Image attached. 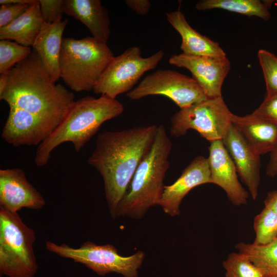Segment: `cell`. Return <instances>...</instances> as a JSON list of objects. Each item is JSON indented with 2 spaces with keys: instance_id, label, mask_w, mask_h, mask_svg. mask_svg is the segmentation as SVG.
I'll list each match as a JSON object with an SVG mask.
<instances>
[{
  "instance_id": "obj_1",
  "label": "cell",
  "mask_w": 277,
  "mask_h": 277,
  "mask_svg": "<svg viewBox=\"0 0 277 277\" xmlns=\"http://www.w3.org/2000/svg\"><path fill=\"white\" fill-rule=\"evenodd\" d=\"M157 127L151 125L105 131L96 137L88 164L103 178L108 209L113 218L137 168L152 145Z\"/></svg>"
},
{
  "instance_id": "obj_2",
  "label": "cell",
  "mask_w": 277,
  "mask_h": 277,
  "mask_svg": "<svg viewBox=\"0 0 277 277\" xmlns=\"http://www.w3.org/2000/svg\"><path fill=\"white\" fill-rule=\"evenodd\" d=\"M0 100L9 107L25 110L58 126L75 102L72 92L53 83L33 49L8 72L7 84Z\"/></svg>"
},
{
  "instance_id": "obj_3",
  "label": "cell",
  "mask_w": 277,
  "mask_h": 277,
  "mask_svg": "<svg viewBox=\"0 0 277 277\" xmlns=\"http://www.w3.org/2000/svg\"><path fill=\"white\" fill-rule=\"evenodd\" d=\"M124 110L122 103L104 95L98 98L87 96L75 101L62 122L38 146L35 165L45 166L52 151L65 142L72 143L75 150L80 151L104 123L120 116Z\"/></svg>"
},
{
  "instance_id": "obj_4",
  "label": "cell",
  "mask_w": 277,
  "mask_h": 277,
  "mask_svg": "<svg viewBox=\"0 0 277 277\" xmlns=\"http://www.w3.org/2000/svg\"><path fill=\"white\" fill-rule=\"evenodd\" d=\"M172 142L163 125L158 126L152 145L144 156L117 209L116 217L133 219L144 217L148 209L157 205L169 167Z\"/></svg>"
},
{
  "instance_id": "obj_5",
  "label": "cell",
  "mask_w": 277,
  "mask_h": 277,
  "mask_svg": "<svg viewBox=\"0 0 277 277\" xmlns=\"http://www.w3.org/2000/svg\"><path fill=\"white\" fill-rule=\"evenodd\" d=\"M114 57L106 43L92 36L63 37L60 57L61 78L75 92L93 90Z\"/></svg>"
},
{
  "instance_id": "obj_6",
  "label": "cell",
  "mask_w": 277,
  "mask_h": 277,
  "mask_svg": "<svg viewBox=\"0 0 277 277\" xmlns=\"http://www.w3.org/2000/svg\"><path fill=\"white\" fill-rule=\"evenodd\" d=\"M34 230L17 212L0 206V273L8 277H34L38 265Z\"/></svg>"
},
{
  "instance_id": "obj_7",
  "label": "cell",
  "mask_w": 277,
  "mask_h": 277,
  "mask_svg": "<svg viewBox=\"0 0 277 277\" xmlns=\"http://www.w3.org/2000/svg\"><path fill=\"white\" fill-rule=\"evenodd\" d=\"M46 248L62 258L85 265L99 275L115 272L124 277H138V269L145 258V253L141 250L130 256H123L111 244L99 245L91 241L84 243L77 248L66 244L57 245L47 241Z\"/></svg>"
},
{
  "instance_id": "obj_8",
  "label": "cell",
  "mask_w": 277,
  "mask_h": 277,
  "mask_svg": "<svg viewBox=\"0 0 277 277\" xmlns=\"http://www.w3.org/2000/svg\"><path fill=\"white\" fill-rule=\"evenodd\" d=\"M231 113L222 96L207 98L175 113L170 134L177 137L192 129L210 143L222 140L232 125Z\"/></svg>"
},
{
  "instance_id": "obj_9",
  "label": "cell",
  "mask_w": 277,
  "mask_h": 277,
  "mask_svg": "<svg viewBox=\"0 0 277 277\" xmlns=\"http://www.w3.org/2000/svg\"><path fill=\"white\" fill-rule=\"evenodd\" d=\"M164 56L160 50L147 57L141 56L139 47L133 46L114 56L103 72L93 92L112 98L128 92L147 71L153 69Z\"/></svg>"
},
{
  "instance_id": "obj_10",
  "label": "cell",
  "mask_w": 277,
  "mask_h": 277,
  "mask_svg": "<svg viewBox=\"0 0 277 277\" xmlns=\"http://www.w3.org/2000/svg\"><path fill=\"white\" fill-rule=\"evenodd\" d=\"M152 95L165 96L180 109L208 98L194 79L170 69L157 70L146 76L137 86L127 93L128 97L131 100Z\"/></svg>"
},
{
  "instance_id": "obj_11",
  "label": "cell",
  "mask_w": 277,
  "mask_h": 277,
  "mask_svg": "<svg viewBox=\"0 0 277 277\" xmlns=\"http://www.w3.org/2000/svg\"><path fill=\"white\" fill-rule=\"evenodd\" d=\"M169 62L189 70L208 98L222 96V87L231 66L226 56H197L182 53L172 55Z\"/></svg>"
},
{
  "instance_id": "obj_12",
  "label": "cell",
  "mask_w": 277,
  "mask_h": 277,
  "mask_svg": "<svg viewBox=\"0 0 277 277\" xmlns=\"http://www.w3.org/2000/svg\"><path fill=\"white\" fill-rule=\"evenodd\" d=\"M2 138L13 146L39 145L58 127L22 109L9 107Z\"/></svg>"
},
{
  "instance_id": "obj_13",
  "label": "cell",
  "mask_w": 277,
  "mask_h": 277,
  "mask_svg": "<svg viewBox=\"0 0 277 277\" xmlns=\"http://www.w3.org/2000/svg\"><path fill=\"white\" fill-rule=\"evenodd\" d=\"M42 194L27 179L21 168L0 170V206L17 212L23 208L39 210L45 205Z\"/></svg>"
},
{
  "instance_id": "obj_14",
  "label": "cell",
  "mask_w": 277,
  "mask_h": 277,
  "mask_svg": "<svg viewBox=\"0 0 277 277\" xmlns=\"http://www.w3.org/2000/svg\"><path fill=\"white\" fill-rule=\"evenodd\" d=\"M211 183L207 158L195 157L172 184L165 186L158 205L164 212L174 217L180 214V205L184 197L194 187Z\"/></svg>"
},
{
  "instance_id": "obj_15",
  "label": "cell",
  "mask_w": 277,
  "mask_h": 277,
  "mask_svg": "<svg viewBox=\"0 0 277 277\" xmlns=\"http://www.w3.org/2000/svg\"><path fill=\"white\" fill-rule=\"evenodd\" d=\"M209 152L207 159L211 183L222 188L233 205H246L249 192L239 182L234 163L222 140L211 142Z\"/></svg>"
},
{
  "instance_id": "obj_16",
  "label": "cell",
  "mask_w": 277,
  "mask_h": 277,
  "mask_svg": "<svg viewBox=\"0 0 277 277\" xmlns=\"http://www.w3.org/2000/svg\"><path fill=\"white\" fill-rule=\"evenodd\" d=\"M222 141L251 197L256 200L260 183V155L232 125Z\"/></svg>"
},
{
  "instance_id": "obj_17",
  "label": "cell",
  "mask_w": 277,
  "mask_h": 277,
  "mask_svg": "<svg viewBox=\"0 0 277 277\" xmlns=\"http://www.w3.org/2000/svg\"><path fill=\"white\" fill-rule=\"evenodd\" d=\"M62 16L52 23L44 22L32 46L38 55L53 83L61 77L60 57L63 34L68 20Z\"/></svg>"
},
{
  "instance_id": "obj_18",
  "label": "cell",
  "mask_w": 277,
  "mask_h": 277,
  "mask_svg": "<svg viewBox=\"0 0 277 277\" xmlns=\"http://www.w3.org/2000/svg\"><path fill=\"white\" fill-rule=\"evenodd\" d=\"M232 125L260 155L271 152L277 145V125L254 113H231Z\"/></svg>"
},
{
  "instance_id": "obj_19",
  "label": "cell",
  "mask_w": 277,
  "mask_h": 277,
  "mask_svg": "<svg viewBox=\"0 0 277 277\" xmlns=\"http://www.w3.org/2000/svg\"><path fill=\"white\" fill-rule=\"evenodd\" d=\"M64 13L81 22L92 37L107 44L110 35V19L100 1L64 0Z\"/></svg>"
},
{
  "instance_id": "obj_20",
  "label": "cell",
  "mask_w": 277,
  "mask_h": 277,
  "mask_svg": "<svg viewBox=\"0 0 277 277\" xmlns=\"http://www.w3.org/2000/svg\"><path fill=\"white\" fill-rule=\"evenodd\" d=\"M167 19L182 37L180 46L183 53L197 56H226L218 43L193 29L180 10L167 13Z\"/></svg>"
},
{
  "instance_id": "obj_21",
  "label": "cell",
  "mask_w": 277,
  "mask_h": 277,
  "mask_svg": "<svg viewBox=\"0 0 277 277\" xmlns=\"http://www.w3.org/2000/svg\"><path fill=\"white\" fill-rule=\"evenodd\" d=\"M44 23L37 1L15 21L0 28V39L13 40L21 45L32 47Z\"/></svg>"
},
{
  "instance_id": "obj_22",
  "label": "cell",
  "mask_w": 277,
  "mask_h": 277,
  "mask_svg": "<svg viewBox=\"0 0 277 277\" xmlns=\"http://www.w3.org/2000/svg\"><path fill=\"white\" fill-rule=\"evenodd\" d=\"M235 248L260 269L263 277H277V237L265 245L241 242Z\"/></svg>"
},
{
  "instance_id": "obj_23",
  "label": "cell",
  "mask_w": 277,
  "mask_h": 277,
  "mask_svg": "<svg viewBox=\"0 0 277 277\" xmlns=\"http://www.w3.org/2000/svg\"><path fill=\"white\" fill-rule=\"evenodd\" d=\"M268 3L259 0H202L196 4L195 8L199 11L221 9L267 21L271 17Z\"/></svg>"
},
{
  "instance_id": "obj_24",
  "label": "cell",
  "mask_w": 277,
  "mask_h": 277,
  "mask_svg": "<svg viewBox=\"0 0 277 277\" xmlns=\"http://www.w3.org/2000/svg\"><path fill=\"white\" fill-rule=\"evenodd\" d=\"M256 245H265L277 237V214L271 208L264 207L253 220Z\"/></svg>"
},
{
  "instance_id": "obj_25",
  "label": "cell",
  "mask_w": 277,
  "mask_h": 277,
  "mask_svg": "<svg viewBox=\"0 0 277 277\" xmlns=\"http://www.w3.org/2000/svg\"><path fill=\"white\" fill-rule=\"evenodd\" d=\"M225 277H263V273L245 254L232 252L222 262Z\"/></svg>"
},
{
  "instance_id": "obj_26",
  "label": "cell",
  "mask_w": 277,
  "mask_h": 277,
  "mask_svg": "<svg viewBox=\"0 0 277 277\" xmlns=\"http://www.w3.org/2000/svg\"><path fill=\"white\" fill-rule=\"evenodd\" d=\"M32 50L8 39L0 41V73L8 72L18 63L27 58Z\"/></svg>"
},
{
  "instance_id": "obj_27",
  "label": "cell",
  "mask_w": 277,
  "mask_h": 277,
  "mask_svg": "<svg viewBox=\"0 0 277 277\" xmlns=\"http://www.w3.org/2000/svg\"><path fill=\"white\" fill-rule=\"evenodd\" d=\"M266 87V95L277 94V57L264 49L258 53Z\"/></svg>"
},
{
  "instance_id": "obj_28",
  "label": "cell",
  "mask_w": 277,
  "mask_h": 277,
  "mask_svg": "<svg viewBox=\"0 0 277 277\" xmlns=\"http://www.w3.org/2000/svg\"><path fill=\"white\" fill-rule=\"evenodd\" d=\"M42 18L45 23H52L64 13V0H39Z\"/></svg>"
},
{
  "instance_id": "obj_29",
  "label": "cell",
  "mask_w": 277,
  "mask_h": 277,
  "mask_svg": "<svg viewBox=\"0 0 277 277\" xmlns=\"http://www.w3.org/2000/svg\"><path fill=\"white\" fill-rule=\"evenodd\" d=\"M30 5L3 4L0 6V28L10 24L22 15Z\"/></svg>"
},
{
  "instance_id": "obj_30",
  "label": "cell",
  "mask_w": 277,
  "mask_h": 277,
  "mask_svg": "<svg viewBox=\"0 0 277 277\" xmlns=\"http://www.w3.org/2000/svg\"><path fill=\"white\" fill-rule=\"evenodd\" d=\"M252 113L277 125V94L266 95L264 101Z\"/></svg>"
},
{
  "instance_id": "obj_31",
  "label": "cell",
  "mask_w": 277,
  "mask_h": 277,
  "mask_svg": "<svg viewBox=\"0 0 277 277\" xmlns=\"http://www.w3.org/2000/svg\"><path fill=\"white\" fill-rule=\"evenodd\" d=\"M125 4L137 14L145 15L149 11L151 2L148 0H126Z\"/></svg>"
},
{
  "instance_id": "obj_32",
  "label": "cell",
  "mask_w": 277,
  "mask_h": 277,
  "mask_svg": "<svg viewBox=\"0 0 277 277\" xmlns=\"http://www.w3.org/2000/svg\"><path fill=\"white\" fill-rule=\"evenodd\" d=\"M270 157L266 166V174L271 177L277 175V145L273 150L270 153Z\"/></svg>"
},
{
  "instance_id": "obj_33",
  "label": "cell",
  "mask_w": 277,
  "mask_h": 277,
  "mask_svg": "<svg viewBox=\"0 0 277 277\" xmlns=\"http://www.w3.org/2000/svg\"><path fill=\"white\" fill-rule=\"evenodd\" d=\"M265 207L273 210L277 214V190L269 192L264 200Z\"/></svg>"
},
{
  "instance_id": "obj_34",
  "label": "cell",
  "mask_w": 277,
  "mask_h": 277,
  "mask_svg": "<svg viewBox=\"0 0 277 277\" xmlns=\"http://www.w3.org/2000/svg\"><path fill=\"white\" fill-rule=\"evenodd\" d=\"M36 0H1L0 4L13 3L31 5L36 3Z\"/></svg>"
},
{
  "instance_id": "obj_35",
  "label": "cell",
  "mask_w": 277,
  "mask_h": 277,
  "mask_svg": "<svg viewBox=\"0 0 277 277\" xmlns=\"http://www.w3.org/2000/svg\"><path fill=\"white\" fill-rule=\"evenodd\" d=\"M8 72L2 73L0 75V94L5 89L8 82Z\"/></svg>"
},
{
  "instance_id": "obj_36",
  "label": "cell",
  "mask_w": 277,
  "mask_h": 277,
  "mask_svg": "<svg viewBox=\"0 0 277 277\" xmlns=\"http://www.w3.org/2000/svg\"><path fill=\"white\" fill-rule=\"evenodd\" d=\"M276 3H277V1H276Z\"/></svg>"
}]
</instances>
